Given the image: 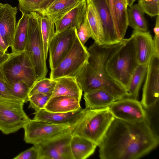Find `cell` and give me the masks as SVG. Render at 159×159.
I'll return each mask as SVG.
<instances>
[{"label":"cell","mask_w":159,"mask_h":159,"mask_svg":"<svg viewBox=\"0 0 159 159\" xmlns=\"http://www.w3.org/2000/svg\"><path fill=\"white\" fill-rule=\"evenodd\" d=\"M159 138L148 119L130 122L115 118L98 145L101 159H136L158 145Z\"/></svg>","instance_id":"1"},{"label":"cell","mask_w":159,"mask_h":159,"mask_svg":"<svg viewBox=\"0 0 159 159\" xmlns=\"http://www.w3.org/2000/svg\"><path fill=\"white\" fill-rule=\"evenodd\" d=\"M123 42V39L110 44L94 42L88 49L89 54L88 61L75 78L84 93L100 89L111 93L116 100L126 97V89L114 79L106 70L108 61Z\"/></svg>","instance_id":"2"},{"label":"cell","mask_w":159,"mask_h":159,"mask_svg":"<svg viewBox=\"0 0 159 159\" xmlns=\"http://www.w3.org/2000/svg\"><path fill=\"white\" fill-rule=\"evenodd\" d=\"M138 65L134 38L132 34L129 38L123 39L121 46L108 61L106 70L110 75L126 90Z\"/></svg>","instance_id":"3"},{"label":"cell","mask_w":159,"mask_h":159,"mask_svg":"<svg viewBox=\"0 0 159 159\" xmlns=\"http://www.w3.org/2000/svg\"><path fill=\"white\" fill-rule=\"evenodd\" d=\"M114 117L108 107L87 110L71 132L72 135L86 138L97 146L108 130Z\"/></svg>","instance_id":"4"},{"label":"cell","mask_w":159,"mask_h":159,"mask_svg":"<svg viewBox=\"0 0 159 159\" xmlns=\"http://www.w3.org/2000/svg\"><path fill=\"white\" fill-rule=\"evenodd\" d=\"M41 19V15L38 13H29L28 35L25 49L34 67L37 80L45 78L48 71L40 29Z\"/></svg>","instance_id":"5"},{"label":"cell","mask_w":159,"mask_h":159,"mask_svg":"<svg viewBox=\"0 0 159 159\" xmlns=\"http://www.w3.org/2000/svg\"><path fill=\"white\" fill-rule=\"evenodd\" d=\"M22 100L0 96V130L4 134L15 133L30 119L24 111Z\"/></svg>","instance_id":"6"},{"label":"cell","mask_w":159,"mask_h":159,"mask_svg":"<svg viewBox=\"0 0 159 159\" xmlns=\"http://www.w3.org/2000/svg\"><path fill=\"white\" fill-rule=\"evenodd\" d=\"M1 67L8 81H22L31 88L38 80L34 67L25 51L10 53L9 57Z\"/></svg>","instance_id":"7"},{"label":"cell","mask_w":159,"mask_h":159,"mask_svg":"<svg viewBox=\"0 0 159 159\" xmlns=\"http://www.w3.org/2000/svg\"><path fill=\"white\" fill-rule=\"evenodd\" d=\"M89 56L88 49L77 35L70 50L58 66L51 70L50 78L55 80L64 77L75 78L87 62Z\"/></svg>","instance_id":"8"},{"label":"cell","mask_w":159,"mask_h":159,"mask_svg":"<svg viewBox=\"0 0 159 159\" xmlns=\"http://www.w3.org/2000/svg\"><path fill=\"white\" fill-rule=\"evenodd\" d=\"M76 125H59L43 120L30 119L23 128L24 140L27 143L34 145L71 132Z\"/></svg>","instance_id":"9"},{"label":"cell","mask_w":159,"mask_h":159,"mask_svg":"<svg viewBox=\"0 0 159 159\" xmlns=\"http://www.w3.org/2000/svg\"><path fill=\"white\" fill-rule=\"evenodd\" d=\"M71 132L34 145L38 151L39 159H73L70 147Z\"/></svg>","instance_id":"10"},{"label":"cell","mask_w":159,"mask_h":159,"mask_svg":"<svg viewBox=\"0 0 159 159\" xmlns=\"http://www.w3.org/2000/svg\"><path fill=\"white\" fill-rule=\"evenodd\" d=\"M77 36L75 28L55 33L50 43L48 50L51 70L55 68L72 48Z\"/></svg>","instance_id":"11"},{"label":"cell","mask_w":159,"mask_h":159,"mask_svg":"<svg viewBox=\"0 0 159 159\" xmlns=\"http://www.w3.org/2000/svg\"><path fill=\"white\" fill-rule=\"evenodd\" d=\"M146 77L143 88L140 102L143 107L148 109L154 106L159 100V56L152 57L147 66Z\"/></svg>","instance_id":"12"},{"label":"cell","mask_w":159,"mask_h":159,"mask_svg":"<svg viewBox=\"0 0 159 159\" xmlns=\"http://www.w3.org/2000/svg\"><path fill=\"white\" fill-rule=\"evenodd\" d=\"M115 118L136 122L148 118L147 112L140 102L127 98L115 101L108 107Z\"/></svg>","instance_id":"13"},{"label":"cell","mask_w":159,"mask_h":159,"mask_svg":"<svg viewBox=\"0 0 159 159\" xmlns=\"http://www.w3.org/2000/svg\"><path fill=\"white\" fill-rule=\"evenodd\" d=\"M86 109H80L68 112H53L43 109L35 111L33 119L62 125H76L84 114Z\"/></svg>","instance_id":"14"},{"label":"cell","mask_w":159,"mask_h":159,"mask_svg":"<svg viewBox=\"0 0 159 159\" xmlns=\"http://www.w3.org/2000/svg\"><path fill=\"white\" fill-rule=\"evenodd\" d=\"M17 12V8L9 4H2L0 6V34L8 48L12 46Z\"/></svg>","instance_id":"15"},{"label":"cell","mask_w":159,"mask_h":159,"mask_svg":"<svg viewBox=\"0 0 159 159\" xmlns=\"http://www.w3.org/2000/svg\"><path fill=\"white\" fill-rule=\"evenodd\" d=\"M91 1L98 12L102 25L103 38L102 44H112L121 41L118 39L114 21L104 0Z\"/></svg>","instance_id":"16"},{"label":"cell","mask_w":159,"mask_h":159,"mask_svg":"<svg viewBox=\"0 0 159 159\" xmlns=\"http://www.w3.org/2000/svg\"><path fill=\"white\" fill-rule=\"evenodd\" d=\"M132 34L134 38L138 64L148 65L152 57L155 54L152 37L149 31L134 30Z\"/></svg>","instance_id":"17"},{"label":"cell","mask_w":159,"mask_h":159,"mask_svg":"<svg viewBox=\"0 0 159 159\" xmlns=\"http://www.w3.org/2000/svg\"><path fill=\"white\" fill-rule=\"evenodd\" d=\"M87 5V0H83L61 18L55 21V33L70 28L78 29L86 17Z\"/></svg>","instance_id":"18"},{"label":"cell","mask_w":159,"mask_h":159,"mask_svg":"<svg viewBox=\"0 0 159 159\" xmlns=\"http://www.w3.org/2000/svg\"><path fill=\"white\" fill-rule=\"evenodd\" d=\"M55 80L56 84L51 97L66 96L81 101L83 91L75 78L64 77Z\"/></svg>","instance_id":"19"},{"label":"cell","mask_w":159,"mask_h":159,"mask_svg":"<svg viewBox=\"0 0 159 159\" xmlns=\"http://www.w3.org/2000/svg\"><path fill=\"white\" fill-rule=\"evenodd\" d=\"M85 109L93 110L107 107L116 101L108 92L100 89L93 90L84 94Z\"/></svg>","instance_id":"20"},{"label":"cell","mask_w":159,"mask_h":159,"mask_svg":"<svg viewBox=\"0 0 159 159\" xmlns=\"http://www.w3.org/2000/svg\"><path fill=\"white\" fill-rule=\"evenodd\" d=\"M80 101L75 98L66 96L51 97L44 109L53 112H68L81 108Z\"/></svg>","instance_id":"21"},{"label":"cell","mask_w":159,"mask_h":159,"mask_svg":"<svg viewBox=\"0 0 159 159\" xmlns=\"http://www.w3.org/2000/svg\"><path fill=\"white\" fill-rule=\"evenodd\" d=\"M96 144L86 138L72 135L70 147L73 159H85L94 152Z\"/></svg>","instance_id":"22"},{"label":"cell","mask_w":159,"mask_h":159,"mask_svg":"<svg viewBox=\"0 0 159 159\" xmlns=\"http://www.w3.org/2000/svg\"><path fill=\"white\" fill-rule=\"evenodd\" d=\"M83 0H56L46 10L39 13L54 22L61 18Z\"/></svg>","instance_id":"23"},{"label":"cell","mask_w":159,"mask_h":159,"mask_svg":"<svg viewBox=\"0 0 159 159\" xmlns=\"http://www.w3.org/2000/svg\"><path fill=\"white\" fill-rule=\"evenodd\" d=\"M29 14L22 13V16L16 24L13 42L11 52L25 51L27 39Z\"/></svg>","instance_id":"24"},{"label":"cell","mask_w":159,"mask_h":159,"mask_svg":"<svg viewBox=\"0 0 159 159\" xmlns=\"http://www.w3.org/2000/svg\"><path fill=\"white\" fill-rule=\"evenodd\" d=\"M86 16L94 42L102 44L103 31L102 21L95 6L91 1H87Z\"/></svg>","instance_id":"25"},{"label":"cell","mask_w":159,"mask_h":159,"mask_svg":"<svg viewBox=\"0 0 159 159\" xmlns=\"http://www.w3.org/2000/svg\"><path fill=\"white\" fill-rule=\"evenodd\" d=\"M115 25L120 41L124 39L128 27L127 8L123 0H114Z\"/></svg>","instance_id":"26"},{"label":"cell","mask_w":159,"mask_h":159,"mask_svg":"<svg viewBox=\"0 0 159 159\" xmlns=\"http://www.w3.org/2000/svg\"><path fill=\"white\" fill-rule=\"evenodd\" d=\"M148 65L139 64L134 70L126 89V97L138 100L139 92L146 75Z\"/></svg>","instance_id":"27"},{"label":"cell","mask_w":159,"mask_h":159,"mask_svg":"<svg viewBox=\"0 0 159 159\" xmlns=\"http://www.w3.org/2000/svg\"><path fill=\"white\" fill-rule=\"evenodd\" d=\"M144 14L137 4H134L128 8V25L134 30L142 32L148 31V24Z\"/></svg>","instance_id":"28"},{"label":"cell","mask_w":159,"mask_h":159,"mask_svg":"<svg viewBox=\"0 0 159 159\" xmlns=\"http://www.w3.org/2000/svg\"><path fill=\"white\" fill-rule=\"evenodd\" d=\"M40 15H41L40 29L45 56L47 59L49 46L55 33V25L54 21L51 19L47 16Z\"/></svg>","instance_id":"29"},{"label":"cell","mask_w":159,"mask_h":159,"mask_svg":"<svg viewBox=\"0 0 159 159\" xmlns=\"http://www.w3.org/2000/svg\"><path fill=\"white\" fill-rule=\"evenodd\" d=\"M19 10L22 13H40L48 8L56 0H18Z\"/></svg>","instance_id":"30"},{"label":"cell","mask_w":159,"mask_h":159,"mask_svg":"<svg viewBox=\"0 0 159 159\" xmlns=\"http://www.w3.org/2000/svg\"><path fill=\"white\" fill-rule=\"evenodd\" d=\"M6 81L8 90L12 96L25 103L28 102L30 88L25 82L22 81L10 82L6 80Z\"/></svg>","instance_id":"31"},{"label":"cell","mask_w":159,"mask_h":159,"mask_svg":"<svg viewBox=\"0 0 159 159\" xmlns=\"http://www.w3.org/2000/svg\"><path fill=\"white\" fill-rule=\"evenodd\" d=\"M56 80L44 78L37 80L30 88L29 97L37 93L52 96L56 84Z\"/></svg>","instance_id":"32"},{"label":"cell","mask_w":159,"mask_h":159,"mask_svg":"<svg viewBox=\"0 0 159 159\" xmlns=\"http://www.w3.org/2000/svg\"><path fill=\"white\" fill-rule=\"evenodd\" d=\"M159 0H138L137 5L144 13L151 17L159 15Z\"/></svg>","instance_id":"33"},{"label":"cell","mask_w":159,"mask_h":159,"mask_svg":"<svg viewBox=\"0 0 159 159\" xmlns=\"http://www.w3.org/2000/svg\"><path fill=\"white\" fill-rule=\"evenodd\" d=\"M51 97L50 95L42 93H35L29 96V107L34 109L35 111L43 109Z\"/></svg>","instance_id":"34"},{"label":"cell","mask_w":159,"mask_h":159,"mask_svg":"<svg viewBox=\"0 0 159 159\" xmlns=\"http://www.w3.org/2000/svg\"><path fill=\"white\" fill-rule=\"evenodd\" d=\"M77 36L81 43L84 45L85 43L92 37V32L86 15L83 22L77 29Z\"/></svg>","instance_id":"35"},{"label":"cell","mask_w":159,"mask_h":159,"mask_svg":"<svg viewBox=\"0 0 159 159\" xmlns=\"http://www.w3.org/2000/svg\"><path fill=\"white\" fill-rule=\"evenodd\" d=\"M14 159H39V152L36 147L33 146L21 152L13 158Z\"/></svg>","instance_id":"36"},{"label":"cell","mask_w":159,"mask_h":159,"mask_svg":"<svg viewBox=\"0 0 159 159\" xmlns=\"http://www.w3.org/2000/svg\"><path fill=\"white\" fill-rule=\"evenodd\" d=\"M0 96L17 99L12 96L8 90L6 80L2 72L1 66H0Z\"/></svg>","instance_id":"37"},{"label":"cell","mask_w":159,"mask_h":159,"mask_svg":"<svg viewBox=\"0 0 159 159\" xmlns=\"http://www.w3.org/2000/svg\"><path fill=\"white\" fill-rule=\"evenodd\" d=\"M153 31L154 37L153 40L155 53L157 55L159 56V15L157 16Z\"/></svg>","instance_id":"38"},{"label":"cell","mask_w":159,"mask_h":159,"mask_svg":"<svg viewBox=\"0 0 159 159\" xmlns=\"http://www.w3.org/2000/svg\"><path fill=\"white\" fill-rule=\"evenodd\" d=\"M10 53H7L0 50V66H1L9 58Z\"/></svg>","instance_id":"39"},{"label":"cell","mask_w":159,"mask_h":159,"mask_svg":"<svg viewBox=\"0 0 159 159\" xmlns=\"http://www.w3.org/2000/svg\"><path fill=\"white\" fill-rule=\"evenodd\" d=\"M104 1L107 5L109 9L115 24L113 7L114 0H104Z\"/></svg>","instance_id":"40"},{"label":"cell","mask_w":159,"mask_h":159,"mask_svg":"<svg viewBox=\"0 0 159 159\" xmlns=\"http://www.w3.org/2000/svg\"><path fill=\"white\" fill-rule=\"evenodd\" d=\"M8 48L5 43L0 34V50L4 52H6Z\"/></svg>","instance_id":"41"},{"label":"cell","mask_w":159,"mask_h":159,"mask_svg":"<svg viewBox=\"0 0 159 159\" xmlns=\"http://www.w3.org/2000/svg\"><path fill=\"white\" fill-rule=\"evenodd\" d=\"M136 0H127L128 7H129L133 5Z\"/></svg>","instance_id":"42"},{"label":"cell","mask_w":159,"mask_h":159,"mask_svg":"<svg viewBox=\"0 0 159 159\" xmlns=\"http://www.w3.org/2000/svg\"><path fill=\"white\" fill-rule=\"evenodd\" d=\"M125 5L126 7L128 8V1L127 0H123Z\"/></svg>","instance_id":"43"},{"label":"cell","mask_w":159,"mask_h":159,"mask_svg":"<svg viewBox=\"0 0 159 159\" xmlns=\"http://www.w3.org/2000/svg\"><path fill=\"white\" fill-rule=\"evenodd\" d=\"M2 4L0 3V6Z\"/></svg>","instance_id":"44"},{"label":"cell","mask_w":159,"mask_h":159,"mask_svg":"<svg viewBox=\"0 0 159 159\" xmlns=\"http://www.w3.org/2000/svg\"><path fill=\"white\" fill-rule=\"evenodd\" d=\"M87 1H92L93 0H87Z\"/></svg>","instance_id":"45"}]
</instances>
